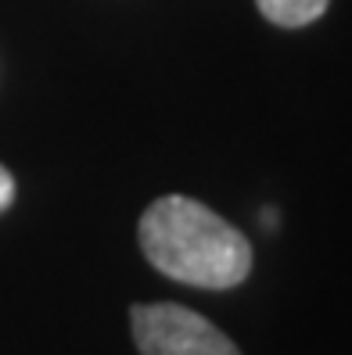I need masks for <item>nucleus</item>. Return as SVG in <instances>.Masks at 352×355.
I'll use <instances>...</instances> for the list:
<instances>
[{
    "label": "nucleus",
    "instance_id": "obj_1",
    "mask_svg": "<svg viewBox=\"0 0 352 355\" xmlns=\"http://www.w3.org/2000/svg\"><path fill=\"white\" fill-rule=\"evenodd\" d=\"M137 244L162 277L201 291H231L252 273V241L187 194L155 198L137 223Z\"/></svg>",
    "mask_w": 352,
    "mask_h": 355
},
{
    "label": "nucleus",
    "instance_id": "obj_3",
    "mask_svg": "<svg viewBox=\"0 0 352 355\" xmlns=\"http://www.w3.org/2000/svg\"><path fill=\"white\" fill-rule=\"evenodd\" d=\"M255 4L266 22H274L280 29H302L327 15L330 0H255Z\"/></svg>",
    "mask_w": 352,
    "mask_h": 355
},
{
    "label": "nucleus",
    "instance_id": "obj_4",
    "mask_svg": "<svg viewBox=\"0 0 352 355\" xmlns=\"http://www.w3.org/2000/svg\"><path fill=\"white\" fill-rule=\"evenodd\" d=\"M11 201H15V176L0 165V212H8Z\"/></svg>",
    "mask_w": 352,
    "mask_h": 355
},
{
    "label": "nucleus",
    "instance_id": "obj_2",
    "mask_svg": "<svg viewBox=\"0 0 352 355\" xmlns=\"http://www.w3.org/2000/svg\"><path fill=\"white\" fill-rule=\"evenodd\" d=\"M130 330L140 355H241L212 320L176 302L130 305Z\"/></svg>",
    "mask_w": 352,
    "mask_h": 355
}]
</instances>
